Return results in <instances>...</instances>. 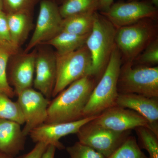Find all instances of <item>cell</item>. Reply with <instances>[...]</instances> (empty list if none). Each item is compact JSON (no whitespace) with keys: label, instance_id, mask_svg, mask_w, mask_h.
Masks as SVG:
<instances>
[{"label":"cell","instance_id":"cell-6","mask_svg":"<svg viewBox=\"0 0 158 158\" xmlns=\"http://www.w3.org/2000/svg\"><path fill=\"white\" fill-rule=\"evenodd\" d=\"M56 54V77L52 98L77 80L91 75L92 72L91 55L86 45L69 53Z\"/></svg>","mask_w":158,"mask_h":158},{"label":"cell","instance_id":"cell-31","mask_svg":"<svg viewBox=\"0 0 158 158\" xmlns=\"http://www.w3.org/2000/svg\"><path fill=\"white\" fill-rule=\"evenodd\" d=\"M113 3L114 0H100L98 11H100V12L107 11Z\"/></svg>","mask_w":158,"mask_h":158},{"label":"cell","instance_id":"cell-30","mask_svg":"<svg viewBox=\"0 0 158 158\" xmlns=\"http://www.w3.org/2000/svg\"><path fill=\"white\" fill-rule=\"evenodd\" d=\"M57 148L52 145H48L41 158H55Z\"/></svg>","mask_w":158,"mask_h":158},{"label":"cell","instance_id":"cell-27","mask_svg":"<svg viewBox=\"0 0 158 158\" xmlns=\"http://www.w3.org/2000/svg\"><path fill=\"white\" fill-rule=\"evenodd\" d=\"M65 149L70 158H106L95 149L79 141Z\"/></svg>","mask_w":158,"mask_h":158},{"label":"cell","instance_id":"cell-22","mask_svg":"<svg viewBox=\"0 0 158 158\" xmlns=\"http://www.w3.org/2000/svg\"><path fill=\"white\" fill-rule=\"evenodd\" d=\"M135 130L140 148L147 152L149 158H158V136L146 127H140Z\"/></svg>","mask_w":158,"mask_h":158},{"label":"cell","instance_id":"cell-4","mask_svg":"<svg viewBox=\"0 0 158 158\" xmlns=\"http://www.w3.org/2000/svg\"><path fill=\"white\" fill-rule=\"evenodd\" d=\"M156 21L146 19L116 28L115 44L121 54L122 63L134 62L150 44L158 38Z\"/></svg>","mask_w":158,"mask_h":158},{"label":"cell","instance_id":"cell-24","mask_svg":"<svg viewBox=\"0 0 158 158\" xmlns=\"http://www.w3.org/2000/svg\"><path fill=\"white\" fill-rule=\"evenodd\" d=\"M11 56V54L7 50L0 46V93L12 98L15 94L7 78V66Z\"/></svg>","mask_w":158,"mask_h":158},{"label":"cell","instance_id":"cell-23","mask_svg":"<svg viewBox=\"0 0 158 158\" xmlns=\"http://www.w3.org/2000/svg\"><path fill=\"white\" fill-rule=\"evenodd\" d=\"M107 158H149L142 151L135 137L129 136L125 141Z\"/></svg>","mask_w":158,"mask_h":158},{"label":"cell","instance_id":"cell-11","mask_svg":"<svg viewBox=\"0 0 158 158\" xmlns=\"http://www.w3.org/2000/svg\"><path fill=\"white\" fill-rule=\"evenodd\" d=\"M37 49L35 65L34 89L50 100L52 95L56 77V53L41 44Z\"/></svg>","mask_w":158,"mask_h":158},{"label":"cell","instance_id":"cell-28","mask_svg":"<svg viewBox=\"0 0 158 158\" xmlns=\"http://www.w3.org/2000/svg\"><path fill=\"white\" fill-rule=\"evenodd\" d=\"M39 0H3V9L6 14L19 12H32Z\"/></svg>","mask_w":158,"mask_h":158},{"label":"cell","instance_id":"cell-1","mask_svg":"<svg viewBox=\"0 0 158 158\" xmlns=\"http://www.w3.org/2000/svg\"><path fill=\"white\" fill-rule=\"evenodd\" d=\"M98 82L88 75L69 85L50 102L45 123L71 122L84 118V109Z\"/></svg>","mask_w":158,"mask_h":158},{"label":"cell","instance_id":"cell-34","mask_svg":"<svg viewBox=\"0 0 158 158\" xmlns=\"http://www.w3.org/2000/svg\"><path fill=\"white\" fill-rule=\"evenodd\" d=\"M3 11V0H0V12Z\"/></svg>","mask_w":158,"mask_h":158},{"label":"cell","instance_id":"cell-14","mask_svg":"<svg viewBox=\"0 0 158 158\" xmlns=\"http://www.w3.org/2000/svg\"><path fill=\"white\" fill-rule=\"evenodd\" d=\"M37 49L14 55L9 69L8 82L14 90L15 95L23 90L32 88L35 73Z\"/></svg>","mask_w":158,"mask_h":158},{"label":"cell","instance_id":"cell-2","mask_svg":"<svg viewBox=\"0 0 158 158\" xmlns=\"http://www.w3.org/2000/svg\"><path fill=\"white\" fill-rule=\"evenodd\" d=\"M122 64L121 54L115 47L107 66L97 83L85 106L83 117L97 116L116 106L118 93L117 84Z\"/></svg>","mask_w":158,"mask_h":158},{"label":"cell","instance_id":"cell-16","mask_svg":"<svg viewBox=\"0 0 158 158\" xmlns=\"http://www.w3.org/2000/svg\"><path fill=\"white\" fill-rule=\"evenodd\" d=\"M21 126L15 122L0 119V152L14 158L24 149L27 137Z\"/></svg>","mask_w":158,"mask_h":158},{"label":"cell","instance_id":"cell-9","mask_svg":"<svg viewBox=\"0 0 158 158\" xmlns=\"http://www.w3.org/2000/svg\"><path fill=\"white\" fill-rule=\"evenodd\" d=\"M62 20L56 3L52 0H41L34 33L24 52H30L59 34L62 31Z\"/></svg>","mask_w":158,"mask_h":158},{"label":"cell","instance_id":"cell-19","mask_svg":"<svg viewBox=\"0 0 158 158\" xmlns=\"http://www.w3.org/2000/svg\"><path fill=\"white\" fill-rule=\"evenodd\" d=\"M95 13L74 15L63 19L62 31L79 35L90 34L93 28Z\"/></svg>","mask_w":158,"mask_h":158},{"label":"cell","instance_id":"cell-21","mask_svg":"<svg viewBox=\"0 0 158 158\" xmlns=\"http://www.w3.org/2000/svg\"><path fill=\"white\" fill-rule=\"evenodd\" d=\"M9 96L0 93V119L15 122L24 124L21 109L17 101H12Z\"/></svg>","mask_w":158,"mask_h":158},{"label":"cell","instance_id":"cell-3","mask_svg":"<svg viewBox=\"0 0 158 158\" xmlns=\"http://www.w3.org/2000/svg\"><path fill=\"white\" fill-rule=\"evenodd\" d=\"M116 28L102 15L95 12L93 28L85 45L92 59L91 75L98 81L106 68L116 46Z\"/></svg>","mask_w":158,"mask_h":158},{"label":"cell","instance_id":"cell-33","mask_svg":"<svg viewBox=\"0 0 158 158\" xmlns=\"http://www.w3.org/2000/svg\"><path fill=\"white\" fill-rule=\"evenodd\" d=\"M15 158V157H14ZM10 156L5 154L2 153L0 152V158H14Z\"/></svg>","mask_w":158,"mask_h":158},{"label":"cell","instance_id":"cell-12","mask_svg":"<svg viewBox=\"0 0 158 158\" xmlns=\"http://www.w3.org/2000/svg\"><path fill=\"white\" fill-rule=\"evenodd\" d=\"M98 116L71 122L44 123L32 130L29 135L34 143L42 142L48 145H53L57 149H64L65 147L60 142V139L68 135L76 134L83 125L95 119Z\"/></svg>","mask_w":158,"mask_h":158},{"label":"cell","instance_id":"cell-25","mask_svg":"<svg viewBox=\"0 0 158 158\" xmlns=\"http://www.w3.org/2000/svg\"><path fill=\"white\" fill-rule=\"evenodd\" d=\"M0 46L6 49L11 56L19 53V49L14 45L9 31L7 14L4 11L0 12Z\"/></svg>","mask_w":158,"mask_h":158},{"label":"cell","instance_id":"cell-8","mask_svg":"<svg viewBox=\"0 0 158 158\" xmlns=\"http://www.w3.org/2000/svg\"><path fill=\"white\" fill-rule=\"evenodd\" d=\"M100 13L116 28L146 19L156 20L158 15L157 8L152 3L139 1L114 2L107 11Z\"/></svg>","mask_w":158,"mask_h":158},{"label":"cell","instance_id":"cell-13","mask_svg":"<svg viewBox=\"0 0 158 158\" xmlns=\"http://www.w3.org/2000/svg\"><path fill=\"white\" fill-rule=\"evenodd\" d=\"M92 121L118 132L128 131L140 127L149 128L148 122L144 117L132 110L118 106L105 110Z\"/></svg>","mask_w":158,"mask_h":158},{"label":"cell","instance_id":"cell-18","mask_svg":"<svg viewBox=\"0 0 158 158\" xmlns=\"http://www.w3.org/2000/svg\"><path fill=\"white\" fill-rule=\"evenodd\" d=\"M89 34L79 35L62 31L53 38L42 44L53 47L57 55H65L85 45Z\"/></svg>","mask_w":158,"mask_h":158},{"label":"cell","instance_id":"cell-26","mask_svg":"<svg viewBox=\"0 0 158 158\" xmlns=\"http://www.w3.org/2000/svg\"><path fill=\"white\" fill-rule=\"evenodd\" d=\"M135 65L155 66L158 63V38L150 44L134 60Z\"/></svg>","mask_w":158,"mask_h":158},{"label":"cell","instance_id":"cell-29","mask_svg":"<svg viewBox=\"0 0 158 158\" xmlns=\"http://www.w3.org/2000/svg\"><path fill=\"white\" fill-rule=\"evenodd\" d=\"M48 146L47 144L44 143L38 142L36 143V145L31 151L22 156L14 158H41Z\"/></svg>","mask_w":158,"mask_h":158},{"label":"cell","instance_id":"cell-10","mask_svg":"<svg viewBox=\"0 0 158 158\" xmlns=\"http://www.w3.org/2000/svg\"><path fill=\"white\" fill-rule=\"evenodd\" d=\"M17 96L24 119L23 133L27 137L32 130L45 123L51 100L32 88L23 90Z\"/></svg>","mask_w":158,"mask_h":158},{"label":"cell","instance_id":"cell-15","mask_svg":"<svg viewBox=\"0 0 158 158\" xmlns=\"http://www.w3.org/2000/svg\"><path fill=\"white\" fill-rule=\"evenodd\" d=\"M116 106L132 110L147 120L150 129L158 136V98L135 94H118Z\"/></svg>","mask_w":158,"mask_h":158},{"label":"cell","instance_id":"cell-7","mask_svg":"<svg viewBox=\"0 0 158 158\" xmlns=\"http://www.w3.org/2000/svg\"><path fill=\"white\" fill-rule=\"evenodd\" d=\"M130 131H115L92 120L83 125L76 134L79 142L92 148L107 158L125 141L130 135Z\"/></svg>","mask_w":158,"mask_h":158},{"label":"cell","instance_id":"cell-20","mask_svg":"<svg viewBox=\"0 0 158 158\" xmlns=\"http://www.w3.org/2000/svg\"><path fill=\"white\" fill-rule=\"evenodd\" d=\"M60 14L64 19L82 13H94L99 10L100 0H60Z\"/></svg>","mask_w":158,"mask_h":158},{"label":"cell","instance_id":"cell-17","mask_svg":"<svg viewBox=\"0 0 158 158\" xmlns=\"http://www.w3.org/2000/svg\"><path fill=\"white\" fill-rule=\"evenodd\" d=\"M31 13L19 11L6 14L11 40L18 48L25 41L32 27Z\"/></svg>","mask_w":158,"mask_h":158},{"label":"cell","instance_id":"cell-5","mask_svg":"<svg viewBox=\"0 0 158 158\" xmlns=\"http://www.w3.org/2000/svg\"><path fill=\"white\" fill-rule=\"evenodd\" d=\"M118 94H135L150 98H158V66L122 63L118 76Z\"/></svg>","mask_w":158,"mask_h":158},{"label":"cell","instance_id":"cell-32","mask_svg":"<svg viewBox=\"0 0 158 158\" xmlns=\"http://www.w3.org/2000/svg\"><path fill=\"white\" fill-rule=\"evenodd\" d=\"M139 0H128V1H138ZM152 3L155 7L157 8L158 6V0H151Z\"/></svg>","mask_w":158,"mask_h":158}]
</instances>
